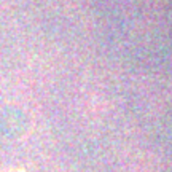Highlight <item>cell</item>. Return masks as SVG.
I'll list each match as a JSON object with an SVG mask.
<instances>
[{
	"mask_svg": "<svg viewBox=\"0 0 172 172\" xmlns=\"http://www.w3.org/2000/svg\"><path fill=\"white\" fill-rule=\"evenodd\" d=\"M5 172H24V171H21V169H6Z\"/></svg>",
	"mask_w": 172,
	"mask_h": 172,
	"instance_id": "6da1fadb",
	"label": "cell"
}]
</instances>
